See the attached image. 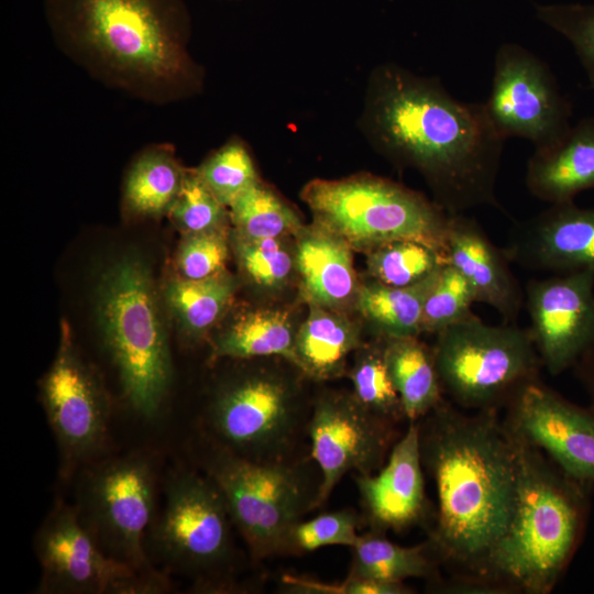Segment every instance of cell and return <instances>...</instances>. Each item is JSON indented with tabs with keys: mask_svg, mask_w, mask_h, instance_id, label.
Wrapping results in <instances>:
<instances>
[{
	"mask_svg": "<svg viewBox=\"0 0 594 594\" xmlns=\"http://www.w3.org/2000/svg\"><path fill=\"white\" fill-rule=\"evenodd\" d=\"M98 310L128 403L136 413L154 417L166 395L172 369L156 294L141 261L124 257L106 273Z\"/></svg>",
	"mask_w": 594,
	"mask_h": 594,
	"instance_id": "cell-6",
	"label": "cell"
},
{
	"mask_svg": "<svg viewBox=\"0 0 594 594\" xmlns=\"http://www.w3.org/2000/svg\"><path fill=\"white\" fill-rule=\"evenodd\" d=\"M432 355L442 392L464 410H499L542 367L528 329L474 312L437 333Z\"/></svg>",
	"mask_w": 594,
	"mask_h": 594,
	"instance_id": "cell-9",
	"label": "cell"
},
{
	"mask_svg": "<svg viewBox=\"0 0 594 594\" xmlns=\"http://www.w3.org/2000/svg\"><path fill=\"white\" fill-rule=\"evenodd\" d=\"M309 417L292 381L255 371L217 391L202 425L212 444L251 461L280 462L299 458Z\"/></svg>",
	"mask_w": 594,
	"mask_h": 594,
	"instance_id": "cell-10",
	"label": "cell"
},
{
	"mask_svg": "<svg viewBox=\"0 0 594 594\" xmlns=\"http://www.w3.org/2000/svg\"><path fill=\"white\" fill-rule=\"evenodd\" d=\"M512 436L518 463L516 506L487 559L481 588L548 594L580 546L592 485L569 476L538 448Z\"/></svg>",
	"mask_w": 594,
	"mask_h": 594,
	"instance_id": "cell-4",
	"label": "cell"
},
{
	"mask_svg": "<svg viewBox=\"0 0 594 594\" xmlns=\"http://www.w3.org/2000/svg\"><path fill=\"white\" fill-rule=\"evenodd\" d=\"M309 306L297 330V367L309 378L330 380L344 372L348 355L359 346V331L333 309Z\"/></svg>",
	"mask_w": 594,
	"mask_h": 594,
	"instance_id": "cell-25",
	"label": "cell"
},
{
	"mask_svg": "<svg viewBox=\"0 0 594 594\" xmlns=\"http://www.w3.org/2000/svg\"><path fill=\"white\" fill-rule=\"evenodd\" d=\"M351 576L388 583H405L407 579H433L437 559L428 541L404 547L388 540L384 532L370 530L360 535L351 547Z\"/></svg>",
	"mask_w": 594,
	"mask_h": 594,
	"instance_id": "cell-28",
	"label": "cell"
},
{
	"mask_svg": "<svg viewBox=\"0 0 594 594\" xmlns=\"http://www.w3.org/2000/svg\"><path fill=\"white\" fill-rule=\"evenodd\" d=\"M228 256L226 230L190 234L179 248L177 266L184 278L206 279L224 273Z\"/></svg>",
	"mask_w": 594,
	"mask_h": 594,
	"instance_id": "cell-39",
	"label": "cell"
},
{
	"mask_svg": "<svg viewBox=\"0 0 594 594\" xmlns=\"http://www.w3.org/2000/svg\"><path fill=\"white\" fill-rule=\"evenodd\" d=\"M363 128L386 156L426 177L447 213L503 210L496 183L506 140L484 102L458 100L436 78L384 65L371 77Z\"/></svg>",
	"mask_w": 594,
	"mask_h": 594,
	"instance_id": "cell-1",
	"label": "cell"
},
{
	"mask_svg": "<svg viewBox=\"0 0 594 594\" xmlns=\"http://www.w3.org/2000/svg\"><path fill=\"white\" fill-rule=\"evenodd\" d=\"M296 337L287 311L253 309L237 317L216 339L212 356L234 360L279 358L297 366Z\"/></svg>",
	"mask_w": 594,
	"mask_h": 594,
	"instance_id": "cell-24",
	"label": "cell"
},
{
	"mask_svg": "<svg viewBox=\"0 0 594 594\" xmlns=\"http://www.w3.org/2000/svg\"><path fill=\"white\" fill-rule=\"evenodd\" d=\"M186 170L173 144L143 147L131 162L123 184V207L140 217L168 215L184 184Z\"/></svg>",
	"mask_w": 594,
	"mask_h": 594,
	"instance_id": "cell-23",
	"label": "cell"
},
{
	"mask_svg": "<svg viewBox=\"0 0 594 594\" xmlns=\"http://www.w3.org/2000/svg\"><path fill=\"white\" fill-rule=\"evenodd\" d=\"M195 173L226 207L260 180L251 154L238 136L211 153Z\"/></svg>",
	"mask_w": 594,
	"mask_h": 594,
	"instance_id": "cell-33",
	"label": "cell"
},
{
	"mask_svg": "<svg viewBox=\"0 0 594 594\" xmlns=\"http://www.w3.org/2000/svg\"><path fill=\"white\" fill-rule=\"evenodd\" d=\"M168 216L187 235L226 230L229 209L207 188L195 170H188Z\"/></svg>",
	"mask_w": 594,
	"mask_h": 594,
	"instance_id": "cell-35",
	"label": "cell"
},
{
	"mask_svg": "<svg viewBox=\"0 0 594 594\" xmlns=\"http://www.w3.org/2000/svg\"><path fill=\"white\" fill-rule=\"evenodd\" d=\"M528 328L542 367L558 376L573 367L594 334V274H554L524 288Z\"/></svg>",
	"mask_w": 594,
	"mask_h": 594,
	"instance_id": "cell-17",
	"label": "cell"
},
{
	"mask_svg": "<svg viewBox=\"0 0 594 594\" xmlns=\"http://www.w3.org/2000/svg\"><path fill=\"white\" fill-rule=\"evenodd\" d=\"M155 495L153 460L132 453L88 468L80 479L75 507L106 554L138 572L150 573L160 570L146 551Z\"/></svg>",
	"mask_w": 594,
	"mask_h": 594,
	"instance_id": "cell-11",
	"label": "cell"
},
{
	"mask_svg": "<svg viewBox=\"0 0 594 594\" xmlns=\"http://www.w3.org/2000/svg\"><path fill=\"white\" fill-rule=\"evenodd\" d=\"M355 484L370 530L403 531L424 518L427 498L417 421H409L384 465L373 474L356 475Z\"/></svg>",
	"mask_w": 594,
	"mask_h": 594,
	"instance_id": "cell-19",
	"label": "cell"
},
{
	"mask_svg": "<svg viewBox=\"0 0 594 594\" xmlns=\"http://www.w3.org/2000/svg\"><path fill=\"white\" fill-rule=\"evenodd\" d=\"M361 519L352 509L320 514L300 520L290 530L284 554H306L329 546L353 547L359 540Z\"/></svg>",
	"mask_w": 594,
	"mask_h": 594,
	"instance_id": "cell-36",
	"label": "cell"
},
{
	"mask_svg": "<svg viewBox=\"0 0 594 594\" xmlns=\"http://www.w3.org/2000/svg\"><path fill=\"white\" fill-rule=\"evenodd\" d=\"M294 592L322 594H408L411 588L405 583H388L348 575L340 584L320 583L296 576L285 581Z\"/></svg>",
	"mask_w": 594,
	"mask_h": 594,
	"instance_id": "cell-40",
	"label": "cell"
},
{
	"mask_svg": "<svg viewBox=\"0 0 594 594\" xmlns=\"http://www.w3.org/2000/svg\"><path fill=\"white\" fill-rule=\"evenodd\" d=\"M395 427L366 409L353 394H329L316 400L307 438L310 458L321 474L318 508L346 473L370 475L384 465L397 440Z\"/></svg>",
	"mask_w": 594,
	"mask_h": 594,
	"instance_id": "cell-15",
	"label": "cell"
},
{
	"mask_svg": "<svg viewBox=\"0 0 594 594\" xmlns=\"http://www.w3.org/2000/svg\"><path fill=\"white\" fill-rule=\"evenodd\" d=\"M301 198L316 224L351 248L371 251L391 241L416 240L444 254L449 213L435 201L388 179H315L305 186Z\"/></svg>",
	"mask_w": 594,
	"mask_h": 594,
	"instance_id": "cell-8",
	"label": "cell"
},
{
	"mask_svg": "<svg viewBox=\"0 0 594 594\" xmlns=\"http://www.w3.org/2000/svg\"><path fill=\"white\" fill-rule=\"evenodd\" d=\"M536 16L571 43L594 89V4H538Z\"/></svg>",
	"mask_w": 594,
	"mask_h": 594,
	"instance_id": "cell-37",
	"label": "cell"
},
{
	"mask_svg": "<svg viewBox=\"0 0 594 594\" xmlns=\"http://www.w3.org/2000/svg\"><path fill=\"white\" fill-rule=\"evenodd\" d=\"M235 233L252 238L298 234L302 229L295 211L260 180L245 189L228 207Z\"/></svg>",
	"mask_w": 594,
	"mask_h": 594,
	"instance_id": "cell-30",
	"label": "cell"
},
{
	"mask_svg": "<svg viewBox=\"0 0 594 594\" xmlns=\"http://www.w3.org/2000/svg\"><path fill=\"white\" fill-rule=\"evenodd\" d=\"M444 255L468 280L475 302L515 323L524 306V288L504 249L496 246L482 226L464 213L449 215Z\"/></svg>",
	"mask_w": 594,
	"mask_h": 594,
	"instance_id": "cell-20",
	"label": "cell"
},
{
	"mask_svg": "<svg viewBox=\"0 0 594 594\" xmlns=\"http://www.w3.org/2000/svg\"><path fill=\"white\" fill-rule=\"evenodd\" d=\"M503 418L517 438L538 448L569 476L594 484V407H582L543 384H526Z\"/></svg>",
	"mask_w": 594,
	"mask_h": 594,
	"instance_id": "cell-16",
	"label": "cell"
},
{
	"mask_svg": "<svg viewBox=\"0 0 594 594\" xmlns=\"http://www.w3.org/2000/svg\"><path fill=\"white\" fill-rule=\"evenodd\" d=\"M439 268L419 283L405 287L373 279L359 288L356 308L383 339L418 337L422 333L425 300Z\"/></svg>",
	"mask_w": 594,
	"mask_h": 594,
	"instance_id": "cell-27",
	"label": "cell"
},
{
	"mask_svg": "<svg viewBox=\"0 0 594 594\" xmlns=\"http://www.w3.org/2000/svg\"><path fill=\"white\" fill-rule=\"evenodd\" d=\"M388 372L406 419L418 421L443 400L432 350L418 337L384 339Z\"/></svg>",
	"mask_w": 594,
	"mask_h": 594,
	"instance_id": "cell-26",
	"label": "cell"
},
{
	"mask_svg": "<svg viewBox=\"0 0 594 594\" xmlns=\"http://www.w3.org/2000/svg\"><path fill=\"white\" fill-rule=\"evenodd\" d=\"M234 248L243 271L256 285L278 288L289 278L294 261L280 239H252L235 233Z\"/></svg>",
	"mask_w": 594,
	"mask_h": 594,
	"instance_id": "cell-38",
	"label": "cell"
},
{
	"mask_svg": "<svg viewBox=\"0 0 594 594\" xmlns=\"http://www.w3.org/2000/svg\"><path fill=\"white\" fill-rule=\"evenodd\" d=\"M44 15L56 47L108 88L155 106L201 90L184 0H44Z\"/></svg>",
	"mask_w": 594,
	"mask_h": 594,
	"instance_id": "cell-3",
	"label": "cell"
},
{
	"mask_svg": "<svg viewBox=\"0 0 594 594\" xmlns=\"http://www.w3.org/2000/svg\"><path fill=\"white\" fill-rule=\"evenodd\" d=\"M202 470L218 485L235 530L254 560L285 552L287 537L318 508L321 474L310 458L255 462L210 442Z\"/></svg>",
	"mask_w": 594,
	"mask_h": 594,
	"instance_id": "cell-5",
	"label": "cell"
},
{
	"mask_svg": "<svg viewBox=\"0 0 594 594\" xmlns=\"http://www.w3.org/2000/svg\"><path fill=\"white\" fill-rule=\"evenodd\" d=\"M573 369L594 407V334Z\"/></svg>",
	"mask_w": 594,
	"mask_h": 594,
	"instance_id": "cell-41",
	"label": "cell"
},
{
	"mask_svg": "<svg viewBox=\"0 0 594 594\" xmlns=\"http://www.w3.org/2000/svg\"><path fill=\"white\" fill-rule=\"evenodd\" d=\"M354 397L371 413L397 425L406 419L399 395L388 372L382 344L360 351L350 374Z\"/></svg>",
	"mask_w": 594,
	"mask_h": 594,
	"instance_id": "cell-32",
	"label": "cell"
},
{
	"mask_svg": "<svg viewBox=\"0 0 594 594\" xmlns=\"http://www.w3.org/2000/svg\"><path fill=\"white\" fill-rule=\"evenodd\" d=\"M369 252L373 279L395 287L417 284L447 262L442 252L416 240L391 241Z\"/></svg>",
	"mask_w": 594,
	"mask_h": 594,
	"instance_id": "cell-31",
	"label": "cell"
},
{
	"mask_svg": "<svg viewBox=\"0 0 594 594\" xmlns=\"http://www.w3.org/2000/svg\"><path fill=\"white\" fill-rule=\"evenodd\" d=\"M41 399L57 443L61 476L68 479L103 447L110 410L98 380L77 354L66 322L56 358L41 383Z\"/></svg>",
	"mask_w": 594,
	"mask_h": 594,
	"instance_id": "cell-14",
	"label": "cell"
},
{
	"mask_svg": "<svg viewBox=\"0 0 594 594\" xmlns=\"http://www.w3.org/2000/svg\"><path fill=\"white\" fill-rule=\"evenodd\" d=\"M235 285L226 273L206 278H176L166 286V300L183 329L191 336L207 332L226 312Z\"/></svg>",
	"mask_w": 594,
	"mask_h": 594,
	"instance_id": "cell-29",
	"label": "cell"
},
{
	"mask_svg": "<svg viewBox=\"0 0 594 594\" xmlns=\"http://www.w3.org/2000/svg\"><path fill=\"white\" fill-rule=\"evenodd\" d=\"M510 263L554 274H594V208L574 200L515 222L503 248Z\"/></svg>",
	"mask_w": 594,
	"mask_h": 594,
	"instance_id": "cell-18",
	"label": "cell"
},
{
	"mask_svg": "<svg viewBox=\"0 0 594 594\" xmlns=\"http://www.w3.org/2000/svg\"><path fill=\"white\" fill-rule=\"evenodd\" d=\"M40 594H148L172 588L163 570L138 572L106 554L75 505L57 501L34 539Z\"/></svg>",
	"mask_w": 594,
	"mask_h": 594,
	"instance_id": "cell-12",
	"label": "cell"
},
{
	"mask_svg": "<svg viewBox=\"0 0 594 594\" xmlns=\"http://www.w3.org/2000/svg\"><path fill=\"white\" fill-rule=\"evenodd\" d=\"M525 183L534 197L549 204L571 201L594 189V118L581 119L556 144L536 148Z\"/></svg>",
	"mask_w": 594,
	"mask_h": 594,
	"instance_id": "cell-21",
	"label": "cell"
},
{
	"mask_svg": "<svg viewBox=\"0 0 594 594\" xmlns=\"http://www.w3.org/2000/svg\"><path fill=\"white\" fill-rule=\"evenodd\" d=\"M232 528L215 481L206 472L178 470L166 482L165 503L148 528L146 551L166 573L190 578L197 592L226 590L235 559Z\"/></svg>",
	"mask_w": 594,
	"mask_h": 594,
	"instance_id": "cell-7",
	"label": "cell"
},
{
	"mask_svg": "<svg viewBox=\"0 0 594 594\" xmlns=\"http://www.w3.org/2000/svg\"><path fill=\"white\" fill-rule=\"evenodd\" d=\"M297 235L295 262L309 305L336 310L356 297L351 246L317 224Z\"/></svg>",
	"mask_w": 594,
	"mask_h": 594,
	"instance_id": "cell-22",
	"label": "cell"
},
{
	"mask_svg": "<svg viewBox=\"0 0 594 594\" xmlns=\"http://www.w3.org/2000/svg\"><path fill=\"white\" fill-rule=\"evenodd\" d=\"M474 294L464 276L446 262L438 271L424 305L422 332L438 333L472 311Z\"/></svg>",
	"mask_w": 594,
	"mask_h": 594,
	"instance_id": "cell-34",
	"label": "cell"
},
{
	"mask_svg": "<svg viewBox=\"0 0 594 594\" xmlns=\"http://www.w3.org/2000/svg\"><path fill=\"white\" fill-rule=\"evenodd\" d=\"M484 106L501 136L528 140L535 150L556 144L572 127V105L548 64L516 43L498 47Z\"/></svg>",
	"mask_w": 594,
	"mask_h": 594,
	"instance_id": "cell-13",
	"label": "cell"
},
{
	"mask_svg": "<svg viewBox=\"0 0 594 594\" xmlns=\"http://www.w3.org/2000/svg\"><path fill=\"white\" fill-rule=\"evenodd\" d=\"M417 425L422 466L437 496L428 543L438 560L461 572V583L481 588L516 506L515 440L498 409L468 414L444 398Z\"/></svg>",
	"mask_w": 594,
	"mask_h": 594,
	"instance_id": "cell-2",
	"label": "cell"
}]
</instances>
